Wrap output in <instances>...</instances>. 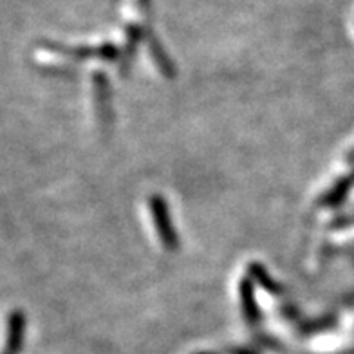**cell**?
<instances>
[{"instance_id":"3","label":"cell","mask_w":354,"mask_h":354,"mask_svg":"<svg viewBox=\"0 0 354 354\" xmlns=\"http://www.w3.org/2000/svg\"><path fill=\"white\" fill-rule=\"evenodd\" d=\"M22 336H24V315L20 311L11 313L10 318V340H8V345H10V351L17 353L22 344Z\"/></svg>"},{"instance_id":"4","label":"cell","mask_w":354,"mask_h":354,"mask_svg":"<svg viewBox=\"0 0 354 354\" xmlns=\"http://www.w3.org/2000/svg\"><path fill=\"white\" fill-rule=\"evenodd\" d=\"M241 300H243V309L248 320L255 322L259 318V311H257L255 300H253V289L250 280H243L241 282Z\"/></svg>"},{"instance_id":"6","label":"cell","mask_w":354,"mask_h":354,"mask_svg":"<svg viewBox=\"0 0 354 354\" xmlns=\"http://www.w3.org/2000/svg\"><path fill=\"white\" fill-rule=\"evenodd\" d=\"M250 271H252V275L255 277V279L259 280V282H261L262 288L270 289L271 293H280V289H279V286H277V282H273V280H271L270 277H268V273H266V270H264V268H262V266L253 264L252 268H250Z\"/></svg>"},{"instance_id":"2","label":"cell","mask_w":354,"mask_h":354,"mask_svg":"<svg viewBox=\"0 0 354 354\" xmlns=\"http://www.w3.org/2000/svg\"><path fill=\"white\" fill-rule=\"evenodd\" d=\"M107 78L103 75L94 76V98H96V105H98V116L107 118L109 116V87Z\"/></svg>"},{"instance_id":"1","label":"cell","mask_w":354,"mask_h":354,"mask_svg":"<svg viewBox=\"0 0 354 354\" xmlns=\"http://www.w3.org/2000/svg\"><path fill=\"white\" fill-rule=\"evenodd\" d=\"M150 210H152V219H154L158 235L163 241L165 248L172 252L177 248V235L172 228V223H170V215H168V208L165 205L163 197H152L150 199Z\"/></svg>"},{"instance_id":"5","label":"cell","mask_w":354,"mask_h":354,"mask_svg":"<svg viewBox=\"0 0 354 354\" xmlns=\"http://www.w3.org/2000/svg\"><path fill=\"white\" fill-rule=\"evenodd\" d=\"M150 55L154 58V62L158 64V67L161 69V73L167 76H172V66H170V62H168L167 55L163 53V49L156 44V40H150Z\"/></svg>"}]
</instances>
